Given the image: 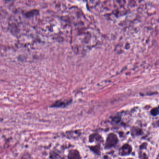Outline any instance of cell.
I'll list each match as a JSON object with an SVG mask.
<instances>
[{"instance_id":"1","label":"cell","mask_w":159,"mask_h":159,"mask_svg":"<svg viewBox=\"0 0 159 159\" xmlns=\"http://www.w3.org/2000/svg\"><path fill=\"white\" fill-rule=\"evenodd\" d=\"M118 143V138L116 134L111 133L108 135L106 138L105 144V148L110 149L115 147Z\"/></svg>"},{"instance_id":"2","label":"cell","mask_w":159,"mask_h":159,"mask_svg":"<svg viewBox=\"0 0 159 159\" xmlns=\"http://www.w3.org/2000/svg\"><path fill=\"white\" fill-rule=\"evenodd\" d=\"M132 147L129 144H125L119 150V154L122 157L129 156L132 151Z\"/></svg>"},{"instance_id":"3","label":"cell","mask_w":159,"mask_h":159,"mask_svg":"<svg viewBox=\"0 0 159 159\" xmlns=\"http://www.w3.org/2000/svg\"><path fill=\"white\" fill-rule=\"evenodd\" d=\"M68 159H82L80 153L76 149H72L69 151L68 156Z\"/></svg>"},{"instance_id":"4","label":"cell","mask_w":159,"mask_h":159,"mask_svg":"<svg viewBox=\"0 0 159 159\" xmlns=\"http://www.w3.org/2000/svg\"><path fill=\"white\" fill-rule=\"evenodd\" d=\"M96 140L97 142L100 143H103L104 141L103 139L102 138L101 135L98 134H93L90 135L89 137V142L90 143H92L94 142V140Z\"/></svg>"},{"instance_id":"5","label":"cell","mask_w":159,"mask_h":159,"mask_svg":"<svg viewBox=\"0 0 159 159\" xmlns=\"http://www.w3.org/2000/svg\"><path fill=\"white\" fill-rule=\"evenodd\" d=\"M90 148L91 151H92L93 153H95L96 155H101V147H100V145L91 146Z\"/></svg>"},{"instance_id":"6","label":"cell","mask_w":159,"mask_h":159,"mask_svg":"<svg viewBox=\"0 0 159 159\" xmlns=\"http://www.w3.org/2000/svg\"><path fill=\"white\" fill-rule=\"evenodd\" d=\"M4 1L5 2H9V1H11V0H4Z\"/></svg>"},{"instance_id":"7","label":"cell","mask_w":159,"mask_h":159,"mask_svg":"<svg viewBox=\"0 0 159 159\" xmlns=\"http://www.w3.org/2000/svg\"><path fill=\"white\" fill-rule=\"evenodd\" d=\"M132 159V158H129V159Z\"/></svg>"}]
</instances>
